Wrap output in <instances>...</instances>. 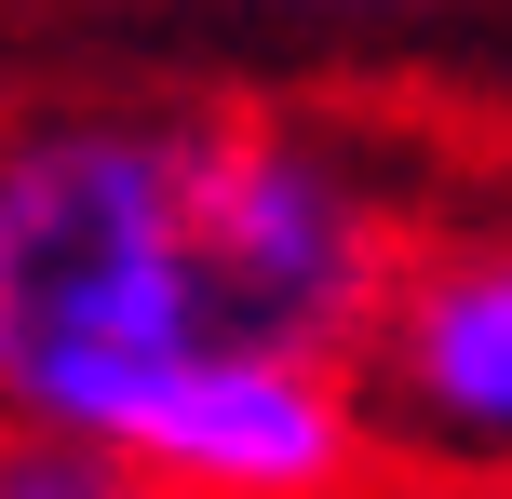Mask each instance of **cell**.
<instances>
[{
	"mask_svg": "<svg viewBox=\"0 0 512 499\" xmlns=\"http://www.w3.org/2000/svg\"><path fill=\"white\" fill-rule=\"evenodd\" d=\"M283 14H378V0H283Z\"/></svg>",
	"mask_w": 512,
	"mask_h": 499,
	"instance_id": "6",
	"label": "cell"
},
{
	"mask_svg": "<svg viewBox=\"0 0 512 499\" xmlns=\"http://www.w3.org/2000/svg\"><path fill=\"white\" fill-rule=\"evenodd\" d=\"M0 499H162L135 486L108 446H81V432H14L0 419Z\"/></svg>",
	"mask_w": 512,
	"mask_h": 499,
	"instance_id": "5",
	"label": "cell"
},
{
	"mask_svg": "<svg viewBox=\"0 0 512 499\" xmlns=\"http://www.w3.org/2000/svg\"><path fill=\"white\" fill-rule=\"evenodd\" d=\"M203 338L189 284V122H27L0 135V419L81 432Z\"/></svg>",
	"mask_w": 512,
	"mask_h": 499,
	"instance_id": "1",
	"label": "cell"
},
{
	"mask_svg": "<svg viewBox=\"0 0 512 499\" xmlns=\"http://www.w3.org/2000/svg\"><path fill=\"white\" fill-rule=\"evenodd\" d=\"M95 446L162 499H351L378 473V405L324 351L189 338L108 405Z\"/></svg>",
	"mask_w": 512,
	"mask_h": 499,
	"instance_id": "3",
	"label": "cell"
},
{
	"mask_svg": "<svg viewBox=\"0 0 512 499\" xmlns=\"http://www.w3.org/2000/svg\"><path fill=\"white\" fill-rule=\"evenodd\" d=\"M364 365H378L364 405L405 446L459 459V473H512V230L405 257L364 324Z\"/></svg>",
	"mask_w": 512,
	"mask_h": 499,
	"instance_id": "4",
	"label": "cell"
},
{
	"mask_svg": "<svg viewBox=\"0 0 512 499\" xmlns=\"http://www.w3.org/2000/svg\"><path fill=\"white\" fill-rule=\"evenodd\" d=\"M405 257L418 243H405V216H391L378 162L351 135H324V122H189V284H203V338L351 365Z\"/></svg>",
	"mask_w": 512,
	"mask_h": 499,
	"instance_id": "2",
	"label": "cell"
}]
</instances>
